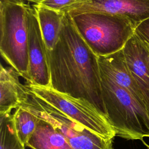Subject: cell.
<instances>
[{"label":"cell","mask_w":149,"mask_h":149,"mask_svg":"<svg viewBox=\"0 0 149 149\" xmlns=\"http://www.w3.org/2000/svg\"><path fill=\"white\" fill-rule=\"evenodd\" d=\"M51 87L90 104L107 119L98 56L77 31L69 13L64 16L58 42L48 50Z\"/></svg>","instance_id":"1"},{"label":"cell","mask_w":149,"mask_h":149,"mask_svg":"<svg viewBox=\"0 0 149 149\" xmlns=\"http://www.w3.org/2000/svg\"><path fill=\"white\" fill-rule=\"evenodd\" d=\"M100 72L107 119L116 136L141 141L149 137V113L147 109L129 92Z\"/></svg>","instance_id":"2"},{"label":"cell","mask_w":149,"mask_h":149,"mask_svg":"<svg viewBox=\"0 0 149 149\" xmlns=\"http://www.w3.org/2000/svg\"><path fill=\"white\" fill-rule=\"evenodd\" d=\"M31 8L24 0L0 1V53L25 81L29 79V13Z\"/></svg>","instance_id":"3"},{"label":"cell","mask_w":149,"mask_h":149,"mask_svg":"<svg viewBox=\"0 0 149 149\" xmlns=\"http://www.w3.org/2000/svg\"><path fill=\"white\" fill-rule=\"evenodd\" d=\"M86 43L98 56H106L123 48L135 27L127 18L102 12L70 15Z\"/></svg>","instance_id":"4"},{"label":"cell","mask_w":149,"mask_h":149,"mask_svg":"<svg viewBox=\"0 0 149 149\" xmlns=\"http://www.w3.org/2000/svg\"><path fill=\"white\" fill-rule=\"evenodd\" d=\"M28 93L27 98L19 107L50 123L74 149H113V140L90 131L29 90Z\"/></svg>","instance_id":"5"},{"label":"cell","mask_w":149,"mask_h":149,"mask_svg":"<svg viewBox=\"0 0 149 149\" xmlns=\"http://www.w3.org/2000/svg\"><path fill=\"white\" fill-rule=\"evenodd\" d=\"M25 86L30 92L90 131L108 140H113L116 136L107 119L87 101L60 93L51 87L40 86L28 82H25Z\"/></svg>","instance_id":"6"},{"label":"cell","mask_w":149,"mask_h":149,"mask_svg":"<svg viewBox=\"0 0 149 149\" xmlns=\"http://www.w3.org/2000/svg\"><path fill=\"white\" fill-rule=\"evenodd\" d=\"M29 79L25 82L42 87H51L48 49L33 6L29 13Z\"/></svg>","instance_id":"7"},{"label":"cell","mask_w":149,"mask_h":149,"mask_svg":"<svg viewBox=\"0 0 149 149\" xmlns=\"http://www.w3.org/2000/svg\"><path fill=\"white\" fill-rule=\"evenodd\" d=\"M91 12H107L125 17L136 28L149 17V0H90L69 13L74 15Z\"/></svg>","instance_id":"8"},{"label":"cell","mask_w":149,"mask_h":149,"mask_svg":"<svg viewBox=\"0 0 149 149\" xmlns=\"http://www.w3.org/2000/svg\"><path fill=\"white\" fill-rule=\"evenodd\" d=\"M98 62L101 72L129 92L146 108L143 93L128 68L122 49L108 56L98 57Z\"/></svg>","instance_id":"9"},{"label":"cell","mask_w":149,"mask_h":149,"mask_svg":"<svg viewBox=\"0 0 149 149\" xmlns=\"http://www.w3.org/2000/svg\"><path fill=\"white\" fill-rule=\"evenodd\" d=\"M128 68L141 91L145 105L149 112V66L147 60L148 51L133 36L122 49Z\"/></svg>","instance_id":"10"},{"label":"cell","mask_w":149,"mask_h":149,"mask_svg":"<svg viewBox=\"0 0 149 149\" xmlns=\"http://www.w3.org/2000/svg\"><path fill=\"white\" fill-rule=\"evenodd\" d=\"M19 72L11 66L0 67V113L11 112L28 97L25 84L19 79Z\"/></svg>","instance_id":"11"},{"label":"cell","mask_w":149,"mask_h":149,"mask_svg":"<svg viewBox=\"0 0 149 149\" xmlns=\"http://www.w3.org/2000/svg\"><path fill=\"white\" fill-rule=\"evenodd\" d=\"M26 146L31 149H74L50 123L40 118Z\"/></svg>","instance_id":"12"},{"label":"cell","mask_w":149,"mask_h":149,"mask_svg":"<svg viewBox=\"0 0 149 149\" xmlns=\"http://www.w3.org/2000/svg\"><path fill=\"white\" fill-rule=\"evenodd\" d=\"M33 8L36 13L47 48L51 51L58 41L65 14L40 4H34Z\"/></svg>","instance_id":"13"},{"label":"cell","mask_w":149,"mask_h":149,"mask_svg":"<svg viewBox=\"0 0 149 149\" xmlns=\"http://www.w3.org/2000/svg\"><path fill=\"white\" fill-rule=\"evenodd\" d=\"M0 149H25L17 134L11 112L0 113Z\"/></svg>","instance_id":"14"},{"label":"cell","mask_w":149,"mask_h":149,"mask_svg":"<svg viewBox=\"0 0 149 149\" xmlns=\"http://www.w3.org/2000/svg\"><path fill=\"white\" fill-rule=\"evenodd\" d=\"M13 115L19 137L26 146L36 129L38 118L22 107L16 108Z\"/></svg>","instance_id":"15"},{"label":"cell","mask_w":149,"mask_h":149,"mask_svg":"<svg viewBox=\"0 0 149 149\" xmlns=\"http://www.w3.org/2000/svg\"><path fill=\"white\" fill-rule=\"evenodd\" d=\"M90 1V0H43L38 4L66 14L80 8Z\"/></svg>","instance_id":"16"},{"label":"cell","mask_w":149,"mask_h":149,"mask_svg":"<svg viewBox=\"0 0 149 149\" xmlns=\"http://www.w3.org/2000/svg\"><path fill=\"white\" fill-rule=\"evenodd\" d=\"M134 34L141 45L149 52V17L136 27Z\"/></svg>","instance_id":"17"},{"label":"cell","mask_w":149,"mask_h":149,"mask_svg":"<svg viewBox=\"0 0 149 149\" xmlns=\"http://www.w3.org/2000/svg\"><path fill=\"white\" fill-rule=\"evenodd\" d=\"M25 1H27L29 2H33L35 4H38L40 3L41 1H42L43 0H25Z\"/></svg>","instance_id":"18"},{"label":"cell","mask_w":149,"mask_h":149,"mask_svg":"<svg viewBox=\"0 0 149 149\" xmlns=\"http://www.w3.org/2000/svg\"><path fill=\"white\" fill-rule=\"evenodd\" d=\"M142 141H143V144L146 146V147H147V149H149V145H148L145 141H144V140H142Z\"/></svg>","instance_id":"19"},{"label":"cell","mask_w":149,"mask_h":149,"mask_svg":"<svg viewBox=\"0 0 149 149\" xmlns=\"http://www.w3.org/2000/svg\"><path fill=\"white\" fill-rule=\"evenodd\" d=\"M147 62H148V64L149 66V52L148 51L147 55Z\"/></svg>","instance_id":"20"}]
</instances>
